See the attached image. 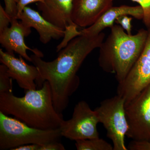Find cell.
Masks as SVG:
<instances>
[{
	"instance_id": "9a60e30c",
	"label": "cell",
	"mask_w": 150,
	"mask_h": 150,
	"mask_svg": "<svg viewBox=\"0 0 150 150\" xmlns=\"http://www.w3.org/2000/svg\"><path fill=\"white\" fill-rule=\"evenodd\" d=\"M75 146L78 150H113L112 145L99 137L76 141Z\"/></svg>"
},
{
	"instance_id": "9c48e42d",
	"label": "cell",
	"mask_w": 150,
	"mask_h": 150,
	"mask_svg": "<svg viewBox=\"0 0 150 150\" xmlns=\"http://www.w3.org/2000/svg\"><path fill=\"white\" fill-rule=\"evenodd\" d=\"M23 58L0 49V62L7 67L10 76L16 81L21 88L26 91L42 87L43 83L38 69L35 65H28Z\"/></svg>"
},
{
	"instance_id": "30bf717a",
	"label": "cell",
	"mask_w": 150,
	"mask_h": 150,
	"mask_svg": "<svg viewBox=\"0 0 150 150\" xmlns=\"http://www.w3.org/2000/svg\"><path fill=\"white\" fill-rule=\"evenodd\" d=\"M18 20L16 18H12L10 27L0 32V43L2 46L7 52H16L29 62H31V59L27 54V50H30L33 54L42 58L43 54L42 52L37 48L31 49L25 43L24 38L30 34L31 28L21 21L18 22Z\"/></svg>"
},
{
	"instance_id": "603a6c76",
	"label": "cell",
	"mask_w": 150,
	"mask_h": 150,
	"mask_svg": "<svg viewBox=\"0 0 150 150\" xmlns=\"http://www.w3.org/2000/svg\"><path fill=\"white\" fill-rule=\"evenodd\" d=\"M64 145L60 142H55L48 143L40 146V150H65Z\"/></svg>"
},
{
	"instance_id": "3957f363",
	"label": "cell",
	"mask_w": 150,
	"mask_h": 150,
	"mask_svg": "<svg viewBox=\"0 0 150 150\" xmlns=\"http://www.w3.org/2000/svg\"><path fill=\"white\" fill-rule=\"evenodd\" d=\"M110 29V34L99 47L98 63L105 72L115 74L119 83L126 79L142 54L149 31L141 29L135 35H129L118 25Z\"/></svg>"
},
{
	"instance_id": "7402d4cb",
	"label": "cell",
	"mask_w": 150,
	"mask_h": 150,
	"mask_svg": "<svg viewBox=\"0 0 150 150\" xmlns=\"http://www.w3.org/2000/svg\"><path fill=\"white\" fill-rule=\"evenodd\" d=\"M131 150H150V142L132 141L128 147Z\"/></svg>"
},
{
	"instance_id": "44dd1931",
	"label": "cell",
	"mask_w": 150,
	"mask_h": 150,
	"mask_svg": "<svg viewBox=\"0 0 150 150\" xmlns=\"http://www.w3.org/2000/svg\"><path fill=\"white\" fill-rule=\"evenodd\" d=\"M5 10L12 18H16L17 15L16 0H4Z\"/></svg>"
},
{
	"instance_id": "5bb4252c",
	"label": "cell",
	"mask_w": 150,
	"mask_h": 150,
	"mask_svg": "<svg viewBox=\"0 0 150 150\" xmlns=\"http://www.w3.org/2000/svg\"><path fill=\"white\" fill-rule=\"evenodd\" d=\"M73 2V0H44L37 7L46 20L64 30L67 25L75 24L71 19Z\"/></svg>"
},
{
	"instance_id": "8fae6325",
	"label": "cell",
	"mask_w": 150,
	"mask_h": 150,
	"mask_svg": "<svg viewBox=\"0 0 150 150\" xmlns=\"http://www.w3.org/2000/svg\"><path fill=\"white\" fill-rule=\"evenodd\" d=\"M114 0H73L71 19L78 27L94 24L112 6Z\"/></svg>"
},
{
	"instance_id": "7c38bea8",
	"label": "cell",
	"mask_w": 150,
	"mask_h": 150,
	"mask_svg": "<svg viewBox=\"0 0 150 150\" xmlns=\"http://www.w3.org/2000/svg\"><path fill=\"white\" fill-rule=\"evenodd\" d=\"M16 18L28 27L36 30L40 42L43 44H47L52 39L58 40L64 35V30L52 24L29 7H25Z\"/></svg>"
},
{
	"instance_id": "ac0fdd59",
	"label": "cell",
	"mask_w": 150,
	"mask_h": 150,
	"mask_svg": "<svg viewBox=\"0 0 150 150\" xmlns=\"http://www.w3.org/2000/svg\"><path fill=\"white\" fill-rule=\"evenodd\" d=\"M138 3L144 10L143 21L148 30L150 29V0H132Z\"/></svg>"
},
{
	"instance_id": "ffe728a7",
	"label": "cell",
	"mask_w": 150,
	"mask_h": 150,
	"mask_svg": "<svg viewBox=\"0 0 150 150\" xmlns=\"http://www.w3.org/2000/svg\"><path fill=\"white\" fill-rule=\"evenodd\" d=\"M132 20V18L128 16L127 15L121 16L117 18L115 23L121 25V27L126 30L127 34L131 35L132 25L131 22Z\"/></svg>"
},
{
	"instance_id": "277c9868",
	"label": "cell",
	"mask_w": 150,
	"mask_h": 150,
	"mask_svg": "<svg viewBox=\"0 0 150 150\" xmlns=\"http://www.w3.org/2000/svg\"><path fill=\"white\" fill-rule=\"evenodd\" d=\"M60 128L44 130L28 126L0 112V150H11L30 144L40 145L60 142Z\"/></svg>"
},
{
	"instance_id": "6da1fadb",
	"label": "cell",
	"mask_w": 150,
	"mask_h": 150,
	"mask_svg": "<svg viewBox=\"0 0 150 150\" xmlns=\"http://www.w3.org/2000/svg\"><path fill=\"white\" fill-rule=\"evenodd\" d=\"M103 33L94 36L80 35L71 40L59 52L56 59L46 62L33 54L31 62L39 71L42 82H48L51 87L55 109L62 114L69 105L70 98L77 90L80 81L77 74L85 59L101 46Z\"/></svg>"
},
{
	"instance_id": "ba28073f",
	"label": "cell",
	"mask_w": 150,
	"mask_h": 150,
	"mask_svg": "<svg viewBox=\"0 0 150 150\" xmlns=\"http://www.w3.org/2000/svg\"><path fill=\"white\" fill-rule=\"evenodd\" d=\"M142 54L127 76L118 83L117 94L123 97L126 103L139 93L150 84V29Z\"/></svg>"
},
{
	"instance_id": "4fadbf2b",
	"label": "cell",
	"mask_w": 150,
	"mask_h": 150,
	"mask_svg": "<svg viewBox=\"0 0 150 150\" xmlns=\"http://www.w3.org/2000/svg\"><path fill=\"white\" fill-rule=\"evenodd\" d=\"M124 15H130L137 19H143L144 10L140 5L135 6H112L105 11L92 25L81 30V35L94 36L98 35L105 28L112 27L118 18Z\"/></svg>"
},
{
	"instance_id": "cb8c5ba5",
	"label": "cell",
	"mask_w": 150,
	"mask_h": 150,
	"mask_svg": "<svg viewBox=\"0 0 150 150\" xmlns=\"http://www.w3.org/2000/svg\"><path fill=\"white\" fill-rule=\"evenodd\" d=\"M43 1L44 0H16L17 9V16L22 12L25 8L28 5L33 3H43Z\"/></svg>"
},
{
	"instance_id": "52a82bcc",
	"label": "cell",
	"mask_w": 150,
	"mask_h": 150,
	"mask_svg": "<svg viewBox=\"0 0 150 150\" xmlns=\"http://www.w3.org/2000/svg\"><path fill=\"white\" fill-rule=\"evenodd\" d=\"M98 123L96 112L86 101L81 100L75 105L71 118L62 122L60 127L61 135L75 142L98 138Z\"/></svg>"
},
{
	"instance_id": "2e32d148",
	"label": "cell",
	"mask_w": 150,
	"mask_h": 150,
	"mask_svg": "<svg viewBox=\"0 0 150 150\" xmlns=\"http://www.w3.org/2000/svg\"><path fill=\"white\" fill-rule=\"evenodd\" d=\"M78 27L76 24L67 25L64 29V38L56 47V52H59L64 48L71 40L77 36L81 35L80 31L78 30Z\"/></svg>"
},
{
	"instance_id": "7a4b0ae2",
	"label": "cell",
	"mask_w": 150,
	"mask_h": 150,
	"mask_svg": "<svg viewBox=\"0 0 150 150\" xmlns=\"http://www.w3.org/2000/svg\"><path fill=\"white\" fill-rule=\"evenodd\" d=\"M22 97L13 92L0 93V112L36 129L60 128L63 114L57 112L52 99L51 87L47 81L38 89L28 90Z\"/></svg>"
},
{
	"instance_id": "d6986e66",
	"label": "cell",
	"mask_w": 150,
	"mask_h": 150,
	"mask_svg": "<svg viewBox=\"0 0 150 150\" xmlns=\"http://www.w3.org/2000/svg\"><path fill=\"white\" fill-rule=\"evenodd\" d=\"M12 18L7 13L5 9L0 5V32L8 27Z\"/></svg>"
},
{
	"instance_id": "5b68a950",
	"label": "cell",
	"mask_w": 150,
	"mask_h": 150,
	"mask_svg": "<svg viewBox=\"0 0 150 150\" xmlns=\"http://www.w3.org/2000/svg\"><path fill=\"white\" fill-rule=\"evenodd\" d=\"M125 100L117 95L100 103L94 109L99 123L107 131V137L112 143L113 150H127L125 139L129 126L125 111Z\"/></svg>"
},
{
	"instance_id": "8992f818",
	"label": "cell",
	"mask_w": 150,
	"mask_h": 150,
	"mask_svg": "<svg viewBox=\"0 0 150 150\" xmlns=\"http://www.w3.org/2000/svg\"><path fill=\"white\" fill-rule=\"evenodd\" d=\"M128 121L126 136L133 141L150 142V84L125 103Z\"/></svg>"
},
{
	"instance_id": "e0dca14e",
	"label": "cell",
	"mask_w": 150,
	"mask_h": 150,
	"mask_svg": "<svg viewBox=\"0 0 150 150\" xmlns=\"http://www.w3.org/2000/svg\"><path fill=\"white\" fill-rule=\"evenodd\" d=\"M13 79L8 72L5 65H0V93L13 92Z\"/></svg>"
},
{
	"instance_id": "d4e9b609",
	"label": "cell",
	"mask_w": 150,
	"mask_h": 150,
	"mask_svg": "<svg viewBox=\"0 0 150 150\" xmlns=\"http://www.w3.org/2000/svg\"><path fill=\"white\" fill-rule=\"evenodd\" d=\"M41 145L35 144H30L20 146L12 150H40Z\"/></svg>"
}]
</instances>
